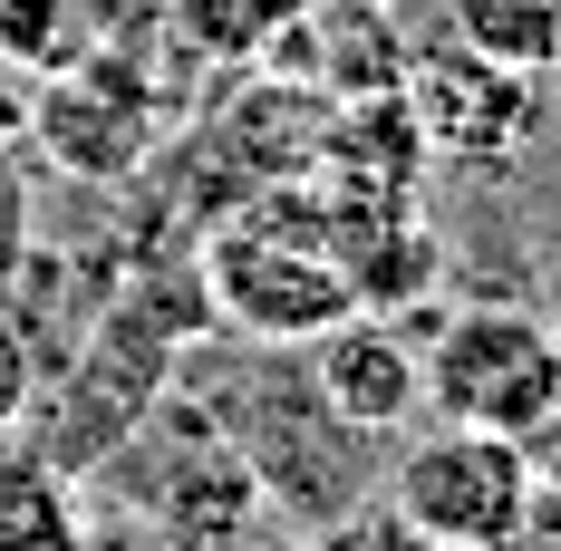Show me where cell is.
<instances>
[{"instance_id":"obj_1","label":"cell","mask_w":561,"mask_h":551,"mask_svg":"<svg viewBox=\"0 0 561 551\" xmlns=\"http://www.w3.org/2000/svg\"><path fill=\"white\" fill-rule=\"evenodd\" d=\"M204 300L224 310L242 338H262V348H290V338H320L330 320L358 310V290L339 272L330 252V214H242L214 232V252H204Z\"/></svg>"},{"instance_id":"obj_2","label":"cell","mask_w":561,"mask_h":551,"mask_svg":"<svg viewBox=\"0 0 561 551\" xmlns=\"http://www.w3.org/2000/svg\"><path fill=\"white\" fill-rule=\"evenodd\" d=\"M542 503V455L494 426H436L397 455L388 513L446 551H513Z\"/></svg>"},{"instance_id":"obj_3","label":"cell","mask_w":561,"mask_h":551,"mask_svg":"<svg viewBox=\"0 0 561 551\" xmlns=\"http://www.w3.org/2000/svg\"><path fill=\"white\" fill-rule=\"evenodd\" d=\"M552 387H561V330L513 310V300L455 310L436 330V348H426V406L446 426L523 436L533 455H542V426H552Z\"/></svg>"},{"instance_id":"obj_4","label":"cell","mask_w":561,"mask_h":551,"mask_svg":"<svg viewBox=\"0 0 561 551\" xmlns=\"http://www.w3.org/2000/svg\"><path fill=\"white\" fill-rule=\"evenodd\" d=\"M397 97L416 116L426 156H455V165H513L542 126V78H523L504 58L465 49V39H436V49L407 58Z\"/></svg>"},{"instance_id":"obj_5","label":"cell","mask_w":561,"mask_h":551,"mask_svg":"<svg viewBox=\"0 0 561 551\" xmlns=\"http://www.w3.org/2000/svg\"><path fill=\"white\" fill-rule=\"evenodd\" d=\"M165 338L146 330V300H126L107 330H98V348L68 368V387H58L49 406H39V455H58L68 474H98V464H116L126 455V436L146 426V406H156V387H165Z\"/></svg>"},{"instance_id":"obj_6","label":"cell","mask_w":561,"mask_h":551,"mask_svg":"<svg viewBox=\"0 0 561 551\" xmlns=\"http://www.w3.org/2000/svg\"><path fill=\"white\" fill-rule=\"evenodd\" d=\"M310 348H320V358H310V387H320V406H330L339 426H358V436H397V426L426 406V348H416L407 330H388L378 310L330 320Z\"/></svg>"},{"instance_id":"obj_7","label":"cell","mask_w":561,"mask_h":551,"mask_svg":"<svg viewBox=\"0 0 561 551\" xmlns=\"http://www.w3.org/2000/svg\"><path fill=\"white\" fill-rule=\"evenodd\" d=\"M39 126H49V146L68 156V165L116 174L136 146H146V88L116 78V68H68V88H49Z\"/></svg>"},{"instance_id":"obj_8","label":"cell","mask_w":561,"mask_h":551,"mask_svg":"<svg viewBox=\"0 0 561 551\" xmlns=\"http://www.w3.org/2000/svg\"><path fill=\"white\" fill-rule=\"evenodd\" d=\"M0 551H88V494L39 445L0 436Z\"/></svg>"},{"instance_id":"obj_9","label":"cell","mask_w":561,"mask_h":551,"mask_svg":"<svg viewBox=\"0 0 561 551\" xmlns=\"http://www.w3.org/2000/svg\"><path fill=\"white\" fill-rule=\"evenodd\" d=\"M446 39L504 58L523 78H561V0H446Z\"/></svg>"},{"instance_id":"obj_10","label":"cell","mask_w":561,"mask_h":551,"mask_svg":"<svg viewBox=\"0 0 561 551\" xmlns=\"http://www.w3.org/2000/svg\"><path fill=\"white\" fill-rule=\"evenodd\" d=\"M0 58H20V68L78 58V0H0Z\"/></svg>"},{"instance_id":"obj_11","label":"cell","mask_w":561,"mask_h":551,"mask_svg":"<svg viewBox=\"0 0 561 551\" xmlns=\"http://www.w3.org/2000/svg\"><path fill=\"white\" fill-rule=\"evenodd\" d=\"M184 20H194V39L204 49H262L272 30H290L300 20V0H184Z\"/></svg>"},{"instance_id":"obj_12","label":"cell","mask_w":561,"mask_h":551,"mask_svg":"<svg viewBox=\"0 0 561 551\" xmlns=\"http://www.w3.org/2000/svg\"><path fill=\"white\" fill-rule=\"evenodd\" d=\"M30 406H39V358H30L20 320H0V436H20Z\"/></svg>"},{"instance_id":"obj_13","label":"cell","mask_w":561,"mask_h":551,"mask_svg":"<svg viewBox=\"0 0 561 551\" xmlns=\"http://www.w3.org/2000/svg\"><path fill=\"white\" fill-rule=\"evenodd\" d=\"M348 551H446V542H426V532H407L397 513H368V523L348 532Z\"/></svg>"},{"instance_id":"obj_14","label":"cell","mask_w":561,"mask_h":551,"mask_svg":"<svg viewBox=\"0 0 561 551\" xmlns=\"http://www.w3.org/2000/svg\"><path fill=\"white\" fill-rule=\"evenodd\" d=\"M533 523H552V551H561V474H542V503H533Z\"/></svg>"},{"instance_id":"obj_15","label":"cell","mask_w":561,"mask_h":551,"mask_svg":"<svg viewBox=\"0 0 561 551\" xmlns=\"http://www.w3.org/2000/svg\"><path fill=\"white\" fill-rule=\"evenodd\" d=\"M300 10H397V0H300Z\"/></svg>"}]
</instances>
